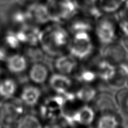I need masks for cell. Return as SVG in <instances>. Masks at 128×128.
Listing matches in <instances>:
<instances>
[{
  "label": "cell",
  "mask_w": 128,
  "mask_h": 128,
  "mask_svg": "<svg viewBox=\"0 0 128 128\" xmlns=\"http://www.w3.org/2000/svg\"><path fill=\"white\" fill-rule=\"evenodd\" d=\"M40 43L46 53L51 56H57L68 44V33L60 26H50L41 31Z\"/></svg>",
  "instance_id": "1"
},
{
  "label": "cell",
  "mask_w": 128,
  "mask_h": 128,
  "mask_svg": "<svg viewBox=\"0 0 128 128\" xmlns=\"http://www.w3.org/2000/svg\"><path fill=\"white\" fill-rule=\"evenodd\" d=\"M22 100L13 96L0 101V124L12 127L17 124L24 112Z\"/></svg>",
  "instance_id": "2"
},
{
  "label": "cell",
  "mask_w": 128,
  "mask_h": 128,
  "mask_svg": "<svg viewBox=\"0 0 128 128\" xmlns=\"http://www.w3.org/2000/svg\"><path fill=\"white\" fill-rule=\"evenodd\" d=\"M69 50L75 58L83 60L88 57L93 51V44L88 32L81 31L74 33Z\"/></svg>",
  "instance_id": "3"
},
{
  "label": "cell",
  "mask_w": 128,
  "mask_h": 128,
  "mask_svg": "<svg viewBox=\"0 0 128 128\" xmlns=\"http://www.w3.org/2000/svg\"><path fill=\"white\" fill-rule=\"evenodd\" d=\"M102 56L106 61L116 66L124 62L127 58V51L121 43L113 42L106 45L102 51Z\"/></svg>",
  "instance_id": "4"
},
{
  "label": "cell",
  "mask_w": 128,
  "mask_h": 128,
  "mask_svg": "<svg viewBox=\"0 0 128 128\" xmlns=\"http://www.w3.org/2000/svg\"><path fill=\"white\" fill-rule=\"evenodd\" d=\"M96 35L100 42L104 44H109L114 41L116 28L114 24L108 19H102L96 26Z\"/></svg>",
  "instance_id": "5"
},
{
  "label": "cell",
  "mask_w": 128,
  "mask_h": 128,
  "mask_svg": "<svg viewBox=\"0 0 128 128\" xmlns=\"http://www.w3.org/2000/svg\"><path fill=\"white\" fill-rule=\"evenodd\" d=\"M41 31L35 26L28 24L21 26L16 32L20 43H27L30 46H36L40 43Z\"/></svg>",
  "instance_id": "6"
},
{
  "label": "cell",
  "mask_w": 128,
  "mask_h": 128,
  "mask_svg": "<svg viewBox=\"0 0 128 128\" xmlns=\"http://www.w3.org/2000/svg\"><path fill=\"white\" fill-rule=\"evenodd\" d=\"M29 20L37 24H45L51 21L46 5L33 3L26 10Z\"/></svg>",
  "instance_id": "7"
},
{
  "label": "cell",
  "mask_w": 128,
  "mask_h": 128,
  "mask_svg": "<svg viewBox=\"0 0 128 128\" xmlns=\"http://www.w3.org/2000/svg\"><path fill=\"white\" fill-rule=\"evenodd\" d=\"M96 110L104 114H112L117 115L120 112L116 100L106 94H102L97 98L95 102Z\"/></svg>",
  "instance_id": "8"
},
{
  "label": "cell",
  "mask_w": 128,
  "mask_h": 128,
  "mask_svg": "<svg viewBox=\"0 0 128 128\" xmlns=\"http://www.w3.org/2000/svg\"><path fill=\"white\" fill-rule=\"evenodd\" d=\"M128 78V64L124 62L115 66L114 74L107 82L112 88L122 89L126 86Z\"/></svg>",
  "instance_id": "9"
},
{
  "label": "cell",
  "mask_w": 128,
  "mask_h": 128,
  "mask_svg": "<svg viewBox=\"0 0 128 128\" xmlns=\"http://www.w3.org/2000/svg\"><path fill=\"white\" fill-rule=\"evenodd\" d=\"M50 84L51 88L58 94H63L68 92L69 89L72 85L71 80L62 74H54L51 77L50 80Z\"/></svg>",
  "instance_id": "10"
},
{
  "label": "cell",
  "mask_w": 128,
  "mask_h": 128,
  "mask_svg": "<svg viewBox=\"0 0 128 128\" xmlns=\"http://www.w3.org/2000/svg\"><path fill=\"white\" fill-rule=\"evenodd\" d=\"M76 66L77 62L72 55L61 56L55 61V68L62 74H71L76 69Z\"/></svg>",
  "instance_id": "11"
},
{
  "label": "cell",
  "mask_w": 128,
  "mask_h": 128,
  "mask_svg": "<svg viewBox=\"0 0 128 128\" xmlns=\"http://www.w3.org/2000/svg\"><path fill=\"white\" fill-rule=\"evenodd\" d=\"M94 111L91 108L85 106L75 111L72 114V118L75 124L88 126L94 120Z\"/></svg>",
  "instance_id": "12"
},
{
  "label": "cell",
  "mask_w": 128,
  "mask_h": 128,
  "mask_svg": "<svg viewBox=\"0 0 128 128\" xmlns=\"http://www.w3.org/2000/svg\"><path fill=\"white\" fill-rule=\"evenodd\" d=\"M29 76L32 82L37 84H42L46 81L48 77V70L44 65L40 63H35L30 69Z\"/></svg>",
  "instance_id": "13"
},
{
  "label": "cell",
  "mask_w": 128,
  "mask_h": 128,
  "mask_svg": "<svg viewBox=\"0 0 128 128\" xmlns=\"http://www.w3.org/2000/svg\"><path fill=\"white\" fill-rule=\"evenodd\" d=\"M6 62L8 69L13 73H21L27 68L26 58L22 55H12L8 58Z\"/></svg>",
  "instance_id": "14"
},
{
  "label": "cell",
  "mask_w": 128,
  "mask_h": 128,
  "mask_svg": "<svg viewBox=\"0 0 128 128\" xmlns=\"http://www.w3.org/2000/svg\"><path fill=\"white\" fill-rule=\"evenodd\" d=\"M41 96V91L34 86L25 87L21 94V100L28 106H34L38 102Z\"/></svg>",
  "instance_id": "15"
},
{
  "label": "cell",
  "mask_w": 128,
  "mask_h": 128,
  "mask_svg": "<svg viewBox=\"0 0 128 128\" xmlns=\"http://www.w3.org/2000/svg\"><path fill=\"white\" fill-rule=\"evenodd\" d=\"M115 66L103 59L98 63L96 74L101 80L108 82L114 74Z\"/></svg>",
  "instance_id": "16"
},
{
  "label": "cell",
  "mask_w": 128,
  "mask_h": 128,
  "mask_svg": "<svg viewBox=\"0 0 128 128\" xmlns=\"http://www.w3.org/2000/svg\"><path fill=\"white\" fill-rule=\"evenodd\" d=\"M17 89L16 84L11 79H6L0 82V96L4 98L13 96Z\"/></svg>",
  "instance_id": "17"
},
{
  "label": "cell",
  "mask_w": 128,
  "mask_h": 128,
  "mask_svg": "<svg viewBox=\"0 0 128 128\" xmlns=\"http://www.w3.org/2000/svg\"><path fill=\"white\" fill-rule=\"evenodd\" d=\"M76 98L84 102L92 101L96 96V91L90 86H84L80 88L76 93Z\"/></svg>",
  "instance_id": "18"
},
{
  "label": "cell",
  "mask_w": 128,
  "mask_h": 128,
  "mask_svg": "<svg viewBox=\"0 0 128 128\" xmlns=\"http://www.w3.org/2000/svg\"><path fill=\"white\" fill-rule=\"evenodd\" d=\"M120 122L117 116L112 114H104L98 122L100 128H114L118 127Z\"/></svg>",
  "instance_id": "19"
},
{
  "label": "cell",
  "mask_w": 128,
  "mask_h": 128,
  "mask_svg": "<svg viewBox=\"0 0 128 128\" xmlns=\"http://www.w3.org/2000/svg\"><path fill=\"white\" fill-rule=\"evenodd\" d=\"M17 127L20 128H40L42 127L40 121L32 115H27L21 120L17 124Z\"/></svg>",
  "instance_id": "20"
},
{
  "label": "cell",
  "mask_w": 128,
  "mask_h": 128,
  "mask_svg": "<svg viewBox=\"0 0 128 128\" xmlns=\"http://www.w3.org/2000/svg\"><path fill=\"white\" fill-rule=\"evenodd\" d=\"M122 3L123 0H100L101 10L106 12H115L121 7Z\"/></svg>",
  "instance_id": "21"
},
{
  "label": "cell",
  "mask_w": 128,
  "mask_h": 128,
  "mask_svg": "<svg viewBox=\"0 0 128 128\" xmlns=\"http://www.w3.org/2000/svg\"><path fill=\"white\" fill-rule=\"evenodd\" d=\"M70 30L74 33L81 31L88 32L92 30V26L91 24L86 20H76L71 24Z\"/></svg>",
  "instance_id": "22"
},
{
  "label": "cell",
  "mask_w": 128,
  "mask_h": 128,
  "mask_svg": "<svg viewBox=\"0 0 128 128\" xmlns=\"http://www.w3.org/2000/svg\"><path fill=\"white\" fill-rule=\"evenodd\" d=\"M29 18L26 11L18 10L14 11L11 15V21L14 24L21 26L26 24L29 21Z\"/></svg>",
  "instance_id": "23"
},
{
  "label": "cell",
  "mask_w": 128,
  "mask_h": 128,
  "mask_svg": "<svg viewBox=\"0 0 128 128\" xmlns=\"http://www.w3.org/2000/svg\"><path fill=\"white\" fill-rule=\"evenodd\" d=\"M4 42L6 46L11 49H17L20 46V42L18 39L15 32L9 31L6 34L4 37Z\"/></svg>",
  "instance_id": "24"
},
{
  "label": "cell",
  "mask_w": 128,
  "mask_h": 128,
  "mask_svg": "<svg viewBox=\"0 0 128 128\" xmlns=\"http://www.w3.org/2000/svg\"><path fill=\"white\" fill-rule=\"evenodd\" d=\"M96 72L91 70H86L81 71L78 76V80L84 83H90L96 80Z\"/></svg>",
  "instance_id": "25"
},
{
  "label": "cell",
  "mask_w": 128,
  "mask_h": 128,
  "mask_svg": "<svg viewBox=\"0 0 128 128\" xmlns=\"http://www.w3.org/2000/svg\"><path fill=\"white\" fill-rule=\"evenodd\" d=\"M8 58L7 50L2 45H0V60L1 61H6Z\"/></svg>",
  "instance_id": "26"
},
{
  "label": "cell",
  "mask_w": 128,
  "mask_h": 128,
  "mask_svg": "<svg viewBox=\"0 0 128 128\" xmlns=\"http://www.w3.org/2000/svg\"><path fill=\"white\" fill-rule=\"evenodd\" d=\"M121 44L124 46L125 50L127 51V52H128V36H124V37L122 38Z\"/></svg>",
  "instance_id": "27"
},
{
  "label": "cell",
  "mask_w": 128,
  "mask_h": 128,
  "mask_svg": "<svg viewBox=\"0 0 128 128\" xmlns=\"http://www.w3.org/2000/svg\"><path fill=\"white\" fill-rule=\"evenodd\" d=\"M126 87H127V88L128 89V80H127V82H126Z\"/></svg>",
  "instance_id": "28"
},
{
  "label": "cell",
  "mask_w": 128,
  "mask_h": 128,
  "mask_svg": "<svg viewBox=\"0 0 128 128\" xmlns=\"http://www.w3.org/2000/svg\"><path fill=\"white\" fill-rule=\"evenodd\" d=\"M0 72H1V71H0Z\"/></svg>",
  "instance_id": "29"
}]
</instances>
